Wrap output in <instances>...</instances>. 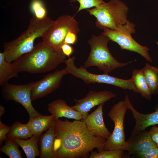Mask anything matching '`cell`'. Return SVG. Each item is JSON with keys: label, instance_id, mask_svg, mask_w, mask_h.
<instances>
[{"label": "cell", "instance_id": "cell-1", "mask_svg": "<svg viewBox=\"0 0 158 158\" xmlns=\"http://www.w3.org/2000/svg\"><path fill=\"white\" fill-rule=\"evenodd\" d=\"M55 158H86L95 148L104 150L106 138L93 135L82 120L55 119Z\"/></svg>", "mask_w": 158, "mask_h": 158}, {"label": "cell", "instance_id": "cell-2", "mask_svg": "<svg viewBox=\"0 0 158 158\" xmlns=\"http://www.w3.org/2000/svg\"><path fill=\"white\" fill-rule=\"evenodd\" d=\"M66 56L62 51L57 50L42 42L35 45L31 51L21 56L12 63L18 73L25 72L41 73L55 69L65 62Z\"/></svg>", "mask_w": 158, "mask_h": 158}, {"label": "cell", "instance_id": "cell-3", "mask_svg": "<svg viewBox=\"0 0 158 158\" xmlns=\"http://www.w3.org/2000/svg\"><path fill=\"white\" fill-rule=\"evenodd\" d=\"M54 21L47 16L42 19L35 16L32 17L24 32L16 39L4 44L6 61L11 63L31 51L34 48L35 40L42 37L52 26Z\"/></svg>", "mask_w": 158, "mask_h": 158}, {"label": "cell", "instance_id": "cell-4", "mask_svg": "<svg viewBox=\"0 0 158 158\" xmlns=\"http://www.w3.org/2000/svg\"><path fill=\"white\" fill-rule=\"evenodd\" d=\"M110 40L109 37L102 33L98 36L92 35L87 42L91 50L84 63L85 67L96 66L102 71L104 74H109L114 70L124 67L134 62L123 63L116 60L111 54L108 47V43Z\"/></svg>", "mask_w": 158, "mask_h": 158}, {"label": "cell", "instance_id": "cell-5", "mask_svg": "<svg viewBox=\"0 0 158 158\" xmlns=\"http://www.w3.org/2000/svg\"><path fill=\"white\" fill-rule=\"evenodd\" d=\"M86 11L96 18V25L101 30L116 29L119 25L125 24L128 20V8L125 4L119 0H111Z\"/></svg>", "mask_w": 158, "mask_h": 158}, {"label": "cell", "instance_id": "cell-6", "mask_svg": "<svg viewBox=\"0 0 158 158\" xmlns=\"http://www.w3.org/2000/svg\"><path fill=\"white\" fill-rule=\"evenodd\" d=\"M75 57L73 56L66 60V68L68 74H70L79 78L87 84L94 83L106 84L114 85L125 90H131L135 92H139L131 78L123 79L111 76L109 74H98L90 73L86 68L80 66L78 67L75 64Z\"/></svg>", "mask_w": 158, "mask_h": 158}, {"label": "cell", "instance_id": "cell-7", "mask_svg": "<svg viewBox=\"0 0 158 158\" xmlns=\"http://www.w3.org/2000/svg\"><path fill=\"white\" fill-rule=\"evenodd\" d=\"M135 25L128 20L126 23L119 25L115 30L106 28L102 33L109 37L111 40L118 44L122 49H125L138 53L149 62L152 60L148 52L149 49L136 42L132 37V34L135 32Z\"/></svg>", "mask_w": 158, "mask_h": 158}, {"label": "cell", "instance_id": "cell-8", "mask_svg": "<svg viewBox=\"0 0 158 158\" xmlns=\"http://www.w3.org/2000/svg\"><path fill=\"white\" fill-rule=\"evenodd\" d=\"M128 109L125 100H120L115 104L108 112V116L113 122L114 128L110 136L107 139L104 150H128L124 127L125 116Z\"/></svg>", "mask_w": 158, "mask_h": 158}, {"label": "cell", "instance_id": "cell-9", "mask_svg": "<svg viewBox=\"0 0 158 158\" xmlns=\"http://www.w3.org/2000/svg\"><path fill=\"white\" fill-rule=\"evenodd\" d=\"M71 31L79 32L78 22L74 16L62 15L54 21L52 26L42 37V42L57 50L62 51L61 47L64 43L65 37Z\"/></svg>", "mask_w": 158, "mask_h": 158}, {"label": "cell", "instance_id": "cell-10", "mask_svg": "<svg viewBox=\"0 0 158 158\" xmlns=\"http://www.w3.org/2000/svg\"><path fill=\"white\" fill-rule=\"evenodd\" d=\"M34 82L24 85L4 84L1 90L3 97L8 101H13L23 106L28 112L29 119L42 114L37 111L32 104L31 91Z\"/></svg>", "mask_w": 158, "mask_h": 158}, {"label": "cell", "instance_id": "cell-11", "mask_svg": "<svg viewBox=\"0 0 158 158\" xmlns=\"http://www.w3.org/2000/svg\"><path fill=\"white\" fill-rule=\"evenodd\" d=\"M68 74L66 68L57 70L46 75L42 79L34 82L31 91L32 101L49 95L58 88L63 76Z\"/></svg>", "mask_w": 158, "mask_h": 158}, {"label": "cell", "instance_id": "cell-12", "mask_svg": "<svg viewBox=\"0 0 158 158\" xmlns=\"http://www.w3.org/2000/svg\"><path fill=\"white\" fill-rule=\"evenodd\" d=\"M116 96V94L110 90L97 91L90 90L85 97L75 100V104L71 107L73 109L82 114L83 120L87 117L91 109Z\"/></svg>", "mask_w": 158, "mask_h": 158}, {"label": "cell", "instance_id": "cell-13", "mask_svg": "<svg viewBox=\"0 0 158 158\" xmlns=\"http://www.w3.org/2000/svg\"><path fill=\"white\" fill-rule=\"evenodd\" d=\"M124 100L128 109L131 111L133 118L135 121V126L131 132V135L145 130L150 126L158 125V104L155 106L154 112L150 114H144L138 111L133 107L127 94L126 95Z\"/></svg>", "mask_w": 158, "mask_h": 158}, {"label": "cell", "instance_id": "cell-14", "mask_svg": "<svg viewBox=\"0 0 158 158\" xmlns=\"http://www.w3.org/2000/svg\"><path fill=\"white\" fill-rule=\"evenodd\" d=\"M104 104L102 103L100 104L94 111L88 114L82 120L93 135L107 139L111 133L106 127L103 120V108Z\"/></svg>", "mask_w": 158, "mask_h": 158}, {"label": "cell", "instance_id": "cell-15", "mask_svg": "<svg viewBox=\"0 0 158 158\" xmlns=\"http://www.w3.org/2000/svg\"><path fill=\"white\" fill-rule=\"evenodd\" d=\"M126 142L128 156H133L144 151L158 147L152 139L149 131L146 130L131 135Z\"/></svg>", "mask_w": 158, "mask_h": 158}, {"label": "cell", "instance_id": "cell-16", "mask_svg": "<svg viewBox=\"0 0 158 158\" xmlns=\"http://www.w3.org/2000/svg\"><path fill=\"white\" fill-rule=\"evenodd\" d=\"M48 110L55 119L64 117L75 120L82 119V114L68 106L64 100L58 99L49 103Z\"/></svg>", "mask_w": 158, "mask_h": 158}, {"label": "cell", "instance_id": "cell-17", "mask_svg": "<svg viewBox=\"0 0 158 158\" xmlns=\"http://www.w3.org/2000/svg\"><path fill=\"white\" fill-rule=\"evenodd\" d=\"M55 136L53 125L40 137V158H55Z\"/></svg>", "mask_w": 158, "mask_h": 158}, {"label": "cell", "instance_id": "cell-18", "mask_svg": "<svg viewBox=\"0 0 158 158\" xmlns=\"http://www.w3.org/2000/svg\"><path fill=\"white\" fill-rule=\"evenodd\" d=\"M54 120V118L52 115L44 116L42 114L29 119L27 124L33 135L40 137L44 131L47 130L53 125Z\"/></svg>", "mask_w": 158, "mask_h": 158}, {"label": "cell", "instance_id": "cell-19", "mask_svg": "<svg viewBox=\"0 0 158 158\" xmlns=\"http://www.w3.org/2000/svg\"><path fill=\"white\" fill-rule=\"evenodd\" d=\"M39 137L33 135L28 140L16 138L13 140L23 149L27 158H35L40 155L37 144Z\"/></svg>", "mask_w": 158, "mask_h": 158}, {"label": "cell", "instance_id": "cell-20", "mask_svg": "<svg viewBox=\"0 0 158 158\" xmlns=\"http://www.w3.org/2000/svg\"><path fill=\"white\" fill-rule=\"evenodd\" d=\"M141 96L149 100L152 98V94L144 77L142 69L134 70L131 78Z\"/></svg>", "mask_w": 158, "mask_h": 158}, {"label": "cell", "instance_id": "cell-21", "mask_svg": "<svg viewBox=\"0 0 158 158\" xmlns=\"http://www.w3.org/2000/svg\"><path fill=\"white\" fill-rule=\"evenodd\" d=\"M146 81L152 95L158 93V68L146 63L142 69Z\"/></svg>", "mask_w": 158, "mask_h": 158}, {"label": "cell", "instance_id": "cell-22", "mask_svg": "<svg viewBox=\"0 0 158 158\" xmlns=\"http://www.w3.org/2000/svg\"><path fill=\"white\" fill-rule=\"evenodd\" d=\"M33 135L27 123L24 124L16 121L11 127L10 130L7 134V137L8 138L11 139L16 138L27 140Z\"/></svg>", "mask_w": 158, "mask_h": 158}, {"label": "cell", "instance_id": "cell-23", "mask_svg": "<svg viewBox=\"0 0 158 158\" xmlns=\"http://www.w3.org/2000/svg\"><path fill=\"white\" fill-rule=\"evenodd\" d=\"M18 73L11 63L7 62L4 52H0V85H3L11 78L18 77Z\"/></svg>", "mask_w": 158, "mask_h": 158}, {"label": "cell", "instance_id": "cell-24", "mask_svg": "<svg viewBox=\"0 0 158 158\" xmlns=\"http://www.w3.org/2000/svg\"><path fill=\"white\" fill-rule=\"evenodd\" d=\"M18 144L13 139L8 138L5 145L0 148V151L10 158H22L21 152L18 148Z\"/></svg>", "mask_w": 158, "mask_h": 158}, {"label": "cell", "instance_id": "cell-25", "mask_svg": "<svg viewBox=\"0 0 158 158\" xmlns=\"http://www.w3.org/2000/svg\"><path fill=\"white\" fill-rule=\"evenodd\" d=\"M124 150L121 149L92 151L89 158H122L124 157Z\"/></svg>", "mask_w": 158, "mask_h": 158}, {"label": "cell", "instance_id": "cell-26", "mask_svg": "<svg viewBox=\"0 0 158 158\" xmlns=\"http://www.w3.org/2000/svg\"><path fill=\"white\" fill-rule=\"evenodd\" d=\"M30 6L35 16L38 18L43 19L47 16L46 10L41 0H32Z\"/></svg>", "mask_w": 158, "mask_h": 158}, {"label": "cell", "instance_id": "cell-27", "mask_svg": "<svg viewBox=\"0 0 158 158\" xmlns=\"http://www.w3.org/2000/svg\"><path fill=\"white\" fill-rule=\"evenodd\" d=\"M70 1L71 2L77 1L80 4V6L77 13L83 9L97 7L104 2L103 0H70Z\"/></svg>", "mask_w": 158, "mask_h": 158}, {"label": "cell", "instance_id": "cell-28", "mask_svg": "<svg viewBox=\"0 0 158 158\" xmlns=\"http://www.w3.org/2000/svg\"><path fill=\"white\" fill-rule=\"evenodd\" d=\"M133 156L140 158H158V147L144 151Z\"/></svg>", "mask_w": 158, "mask_h": 158}, {"label": "cell", "instance_id": "cell-29", "mask_svg": "<svg viewBox=\"0 0 158 158\" xmlns=\"http://www.w3.org/2000/svg\"><path fill=\"white\" fill-rule=\"evenodd\" d=\"M11 127L4 124L0 120V145L2 146L4 140L8 139L7 135L10 131Z\"/></svg>", "mask_w": 158, "mask_h": 158}, {"label": "cell", "instance_id": "cell-30", "mask_svg": "<svg viewBox=\"0 0 158 158\" xmlns=\"http://www.w3.org/2000/svg\"><path fill=\"white\" fill-rule=\"evenodd\" d=\"M78 32L71 31L69 32L65 40L64 43L69 44H74L77 42V35Z\"/></svg>", "mask_w": 158, "mask_h": 158}, {"label": "cell", "instance_id": "cell-31", "mask_svg": "<svg viewBox=\"0 0 158 158\" xmlns=\"http://www.w3.org/2000/svg\"><path fill=\"white\" fill-rule=\"evenodd\" d=\"M149 131L152 139L158 147V127L152 126Z\"/></svg>", "mask_w": 158, "mask_h": 158}, {"label": "cell", "instance_id": "cell-32", "mask_svg": "<svg viewBox=\"0 0 158 158\" xmlns=\"http://www.w3.org/2000/svg\"><path fill=\"white\" fill-rule=\"evenodd\" d=\"M61 50L63 53L66 56L70 58V56L74 52V49L72 47L70 44L64 43L61 47Z\"/></svg>", "mask_w": 158, "mask_h": 158}, {"label": "cell", "instance_id": "cell-33", "mask_svg": "<svg viewBox=\"0 0 158 158\" xmlns=\"http://www.w3.org/2000/svg\"><path fill=\"white\" fill-rule=\"evenodd\" d=\"M5 112V109L2 105H0V117L4 114Z\"/></svg>", "mask_w": 158, "mask_h": 158}, {"label": "cell", "instance_id": "cell-34", "mask_svg": "<svg viewBox=\"0 0 158 158\" xmlns=\"http://www.w3.org/2000/svg\"><path fill=\"white\" fill-rule=\"evenodd\" d=\"M157 127H158V126H157Z\"/></svg>", "mask_w": 158, "mask_h": 158}]
</instances>
